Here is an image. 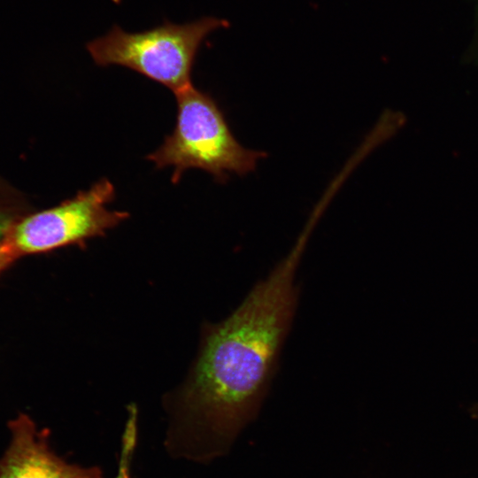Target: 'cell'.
<instances>
[{
	"instance_id": "cell-1",
	"label": "cell",
	"mask_w": 478,
	"mask_h": 478,
	"mask_svg": "<svg viewBox=\"0 0 478 478\" xmlns=\"http://www.w3.org/2000/svg\"><path fill=\"white\" fill-rule=\"evenodd\" d=\"M310 230L226 320L207 329L191 376L173 404L166 445L173 455L197 461L220 457L258 416L297 310L295 275Z\"/></svg>"
},
{
	"instance_id": "cell-2",
	"label": "cell",
	"mask_w": 478,
	"mask_h": 478,
	"mask_svg": "<svg viewBox=\"0 0 478 478\" xmlns=\"http://www.w3.org/2000/svg\"><path fill=\"white\" fill-rule=\"evenodd\" d=\"M177 116L174 128L147 159L157 168L172 166V182L184 171L199 168L218 181L228 173L252 171L264 153L243 147L232 135L214 99L193 85L175 93Z\"/></svg>"
},
{
	"instance_id": "cell-3",
	"label": "cell",
	"mask_w": 478,
	"mask_h": 478,
	"mask_svg": "<svg viewBox=\"0 0 478 478\" xmlns=\"http://www.w3.org/2000/svg\"><path fill=\"white\" fill-rule=\"evenodd\" d=\"M226 26L224 19L214 17L184 24L165 20L160 26L137 33L114 25L86 47L97 66L129 68L175 94L192 85V67L204 40Z\"/></svg>"
},
{
	"instance_id": "cell-4",
	"label": "cell",
	"mask_w": 478,
	"mask_h": 478,
	"mask_svg": "<svg viewBox=\"0 0 478 478\" xmlns=\"http://www.w3.org/2000/svg\"><path fill=\"white\" fill-rule=\"evenodd\" d=\"M114 198L113 184L103 178L54 207L26 213L12 226L6 242L18 258L82 245L129 217L126 212L107 209Z\"/></svg>"
},
{
	"instance_id": "cell-5",
	"label": "cell",
	"mask_w": 478,
	"mask_h": 478,
	"mask_svg": "<svg viewBox=\"0 0 478 478\" xmlns=\"http://www.w3.org/2000/svg\"><path fill=\"white\" fill-rule=\"evenodd\" d=\"M10 443L0 458V478H104L97 467L71 464L50 448L47 429L19 413L8 422Z\"/></svg>"
},
{
	"instance_id": "cell-6",
	"label": "cell",
	"mask_w": 478,
	"mask_h": 478,
	"mask_svg": "<svg viewBox=\"0 0 478 478\" xmlns=\"http://www.w3.org/2000/svg\"><path fill=\"white\" fill-rule=\"evenodd\" d=\"M26 206L18 191L0 179V245L11 228L25 212Z\"/></svg>"
},
{
	"instance_id": "cell-7",
	"label": "cell",
	"mask_w": 478,
	"mask_h": 478,
	"mask_svg": "<svg viewBox=\"0 0 478 478\" xmlns=\"http://www.w3.org/2000/svg\"><path fill=\"white\" fill-rule=\"evenodd\" d=\"M18 257L12 247L6 241H4L0 245V274L5 270Z\"/></svg>"
},
{
	"instance_id": "cell-8",
	"label": "cell",
	"mask_w": 478,
	"mask_h": 478,
	"mask_svg": "<svg viewBox=\"0 0 478 478\" xmlns=\"http://www.w3.org/2000/svg\"><path fill=\"white\" fill-rule=\"evenodd\" d=\"M470 413L473 419L478 420V402L471 406Z\"/></svg>"
},
{
	"instance_id": "cell-9",
	"label": "cell",
	"mask_w": 478,
	"mask_h": 478,
	"mask_svg": "<svg viewBox=\"0 0 478 478\" xmlns=\"http://www.w3.org/2000/svg\"><path fill=\"white\" fill-rule=\"evenodd\" d=\"M117 478H130L129 473L126 471H120L118 474Z\"/></svg>"
}]
</instances>
